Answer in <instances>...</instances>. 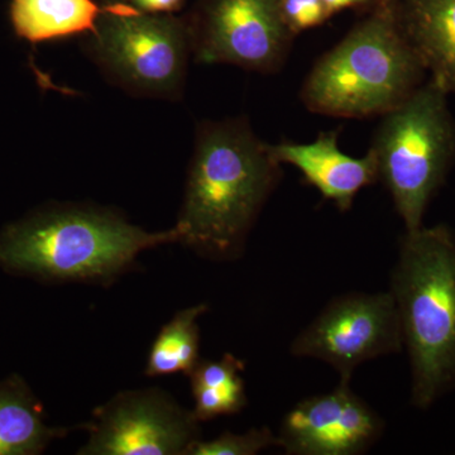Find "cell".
<instances>
[{
	"label": "cell",
	"mask_w": 455,
	"mask_h": 455,
	"mask_svg": "<svg viewBox=\"0 0 455 455\" xmlns=\"http://www.w3.org/2000/svg\"><path fill=\"white\" fill-rule=\"evenodd\" d=\"M281 166L271 145L259 140L244 119L200 124L175 224L179 243L204 259L241 257L280 182Z\"/></svg>",
	"instance_id": "1"
},
{
	"label": "cell",
	"mask_w": 455,
	"mask_h": 455,
	"mask_svg": "<svg viewBox=\"0 0 455 455\" xmlns=\"http://www.w3.org/2000/svg\"><path fill=\"white\" fill-rule=\"evenodd\" d=\"M170 243H179L175 227L148 232L109 209L52 205L0 230V268L46 283H110Z\"/></svg>",
	"instance_id": "2"
},
{
	"label": "cell",
	"mask_w": 455,
	"mask_h": 455,
	"mask_svg": "<svg viewBox=\"0 0 455 455\" xmlns=\"http://www.w3.org/2000/svg\"><path fill=\"white\" fill-rule=\"evenodd\" d=\"M390 292L411 367V403L429 409L455 388V236L420 227L401 239Z\"/></svg>",
	"instance_id": "3"
},
{
	"label": "cell",
	"mask_w": 455,
	"mask_h": 455,
	"mask_svg": "<svg viewBox=\"0 0 455 455\" xmlns=\"http://www.w3.org/2000/svg\"><path fill=\"white\" fill-rule=\"evenodd\" d=\"M366 13L305 79L300 97L310 112L349 119L382 116L424 83L427 70L400 25L396 2Z\"/></svg>",
	"instance_id": "4"
},
{
	"label": "cell",
	"mask_w": 455,
	"mask_h": 455,
	"mask_svg": "<svg viewBox=\"0 0 455 455\" xmlns=\"http://www.w3.org/2000/svg\"><path fill=\"white\" fill-rule=\"evenodd\" d=\"M448 92L424 82L382 116L370 148L406 232L423 227L427 206L455 157V123Z\"/></svg>",
	"instance_id": "5"
},
{
	"label": "cell",
	"mask_w": 455,
	"mask_h": 455,
	"mask_svg": "<svg viewBox=\"0 0 455 455\" xmlns=\"http://www.w3.org/2000/svg\"><path fill=\"white\" fill-rule=\"evenodd\" d=\"M86 47L116 84L149 97L181 94L187 76L190 35L187 18L143 14L121 4H101Z\"/></svg>",
	"instance_id": "6"
},
{
	"label": "cell",
	"mask_w": 455,
	"mask_h": 455,
	"mask_svg": "<svg viewBox=\"0 0 455 455\" xmlns=\"http://www.w3.org/2000/svg\"><path fill=\"white\" fill-rule=\"evenodd\" d=\"M185 18L191 53L202 64L275 73L295 38L284 23L280 0H197Z\"/></svg>",
	"instance_id": "7"
},
{
	"label": "cell",
	"mask_w": 455,
	"mask_h": 455,
	"mask_svg": "<svg viewBox=\"0 0 455 455\" xmlns=\"http://www.w3.org/2000/svg\"><path fill=\"white\" fill-rule=\"evenodd\" d=\"M403 349L396 302L390 291L341 295L293 339L298 358L325 362L350 382L362 363Z\"/></svg>",
	"instance_id": "8"
},
{
	"label": "cell",
	"mask_w": 455,
	"mask_h": 455,
	"mask_svg": "<svg viewBox=\"0 0 455 455\" xmlns=\"http://www.w3.org/2000/svg\"><path fill=\"white\" fill-rule=\"evenodd\" d=\"M80 455H187L202 439L193 410L161 388L118 392L83 425Z\"/></svg>",
	"instance_id": "9"
},
{
	"label": "cell",
	"mask_w": 455,
	"mask_h": 455,
	"mask_svg": "<svg viewBox=\"0 0 455 455\" xmlns=\"http://www.w3.org/2000/svg\"><path fill=\"white\" fill-rule=\"evenodd\" d=\"M376 410L340 381L334 390L304 398L284 415L278 448L290 455H358L381 438Z\"/></svg>",
	"instance_id": "10"
},
{
	"label": "cell",
	"mask_w": 455,
	"mask_h": 455,
	"mask_svg": "<svg viewBox=\"0 0 455 455\" xmlns=\"http://www.w3.org/2000/svg\"><path fill=\"white\" fill-rule=\"evenodd\" d=\"M339 133L322 132L309 143L280 142L271 145L275 158L300 171L307 184L319 191L340 212H348L359 191L379 181V164L372 149L362 157L340 151Z\"/></svg>",
	"instance_id": "11"
},
{
	"label": "cell",
	"mask_w": 455,
	"mask_h": 455,
	"mask_svg": "<svg viewBox=\"0 0 455 455\" xmlns=\"http://www.w3.org/2000/svg\"><path fill=\"white\" fill-rule=\"evenodd\" d=\"M396 12L430 79L455 95V0H397Z\"/></svg>",
	"instance_id": "12"
},
{
	"label": "cell",
	"mask_w": 455,
	"mask_h": 455,
	"mask_svg": "<svg viewBox=\"0 0 455 455\" xmlns=\"http://www.w3.org/2000/svg\"><path fill=\"white\" fill-rule=\"evenodd\" d=\"M68 429L50 427L44 407L17 374L0 381V455H38Z\"/></svg>",
	"instance_id": "13"
},
{
	"label": "cell",
	"mask_w": 455,
	"mask_h": 455,
	"mask_svg": "<svg viewBox=\"0 0 455 455\" xmlns=\"http://www.w3.org/2000/svg\"><path fill=\"white\" fill-rule=\"evenodd\" d=\"M101 9L95 0H12L9 17L18 37L41 44L89 35Z\"/></svg>",
	"instance_id": "14"
},
{
	"label": "cell",
	"mask_w": 455,
	"mask_h": 455,
	"mask_svg": "<svg viewBox=\"0 0 455 455\" xmlns=\"http://www.w3.org/2000/svg\"><path fill=\"white\" fill-rule=\"evenodd\" d=\"M244 363L233 355L218 361L199 359L190 377L196 406L193 414L199 423L220 416L235 415L247 405L243 377Z\"/></svg>",
	"instance_id": "15"
},
{
	"label": "cell",
	"mask_w": 455,
	"mask_h": 455,
	"mask_svg": "<svg viewBox=\"0 0 455 455\" xmlns=\"http://www.w3.org/2000/svg\"><path fill=\"white\" fill-rule=\"evenodd\" d=\"M208 310L206 304L180 310L161 328L147 358V376L175 373L188 376L200 359V328L197 320Z\"/></svg>",
	"instance_id": "16"
},
{
	"label": "cell",
	"mask_w": 455,
	"mask_h": 455,
	"mask_svg": "<svg viewBox=\"0 0 455 455\" xmlns=\"http://www.w3.org/2000/svg\"><path fill=\"white\" fill-rule=\"evenodd\" d=\"M272 447H278L277 434L259 427L244 434L226 431L215 439L197 440L187 455H256Z\"/></svg>",
	"instance_id": "17"
},
{
	"label": "cell",
	"mask_w": 455,
	"mask_h": 455,
	"mask_svg": "<svg viewBox=\"0 0 455 455\" xmlns=\"http://www.w3.org/2000/svg\"><path fill=\"white\" fill-rule=\"evenodd\" d=\"M280 7L293 36L324 25L333 16L323 0H280Z\"/></svg>",
	"instance_id": "18"
},
{
	"label": "cell",
	"mask_w": 455,
	"mask_h": 455,
	"mask_svg": "<svg viewBox=\"0 0 455 455\" xmlns=\"http://www.w3.org/2000/svg\"><path fill=\"white\" fill-rule=\"evenodd\" d=\"M106 4H121L143 14H175L187 0H103Z\"/></svg>",
	"instance_id": "19"
},
{
	"label": "cell",
	"mask_w": 455,
	"mask_h": 455,
	"mask_svg": "<svg viewBox=\"0 0 455 455\" xmlns=\"http://www.w3.org/2000/svg\"><path fill=\"white\" fill-rule=\"evenodd\" d=\"M323 2L325 3L326 8L333 16L346 9H364L367 12L377 5H381L379 0H323Z\"/></svg>",
	"instance_id": "20"
},
{
	"label": "cell",
	"mask_w": 455,
	"mask_h": 455,
	"mask_svg": "<svg viewBox=\"0 0 455 455\" xmlns=\"http://www.w3.org/2000/svg\"><path fill=\"white\" fill-rule=\"evenodd\" d=\"M397 2V0H379V4H390V3Z\"/></svg>",
	"instance_id": "21"
}]
</instances>
